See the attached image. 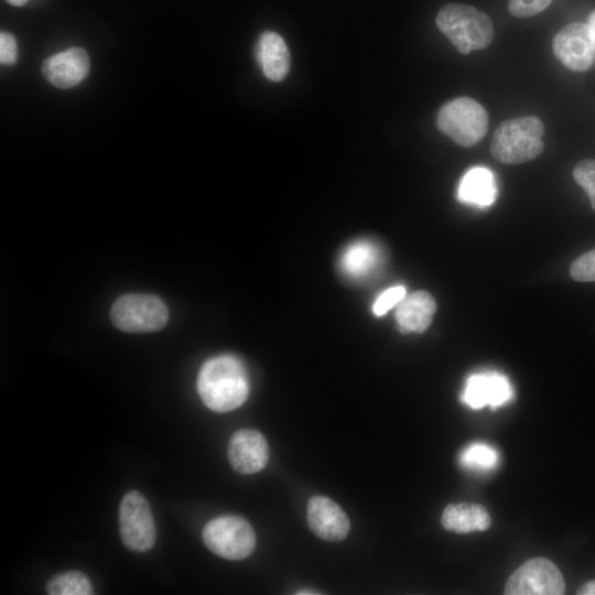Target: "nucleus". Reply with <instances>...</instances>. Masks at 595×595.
I'll list each match as a JSON object with an SVG mask.
<instances>
[{
	"instance_id": "obj_8",
	"label": "nucleus",
	"mask_w": 595,
	"mask_h": 595,
	"mask_svg": "<svg viewBox=\"0 0 595 595\" xmlns=\"http://www.w3.org/2000/svg\"><path fill=\"white\" fill-rule=\"evenodd\" d=\"M564 591L560 570L545 558L524 562L510 575L505 586L507 595H561Z\"/></svg>"
},
{
	"instance_id": "obj_29",
	"label": "nucleus",
	"mask_w": 595,
	"mask_h": 595,
	"mask_svg": "<svg viewBox=\"0 0 595 595\" xmlns=\"http://www.w3.org/2000/svg\"><path fill=\"white\" fill-rule=\"evenodd\" d=\"M298 594H320L317 592H298Z\"/></svg>"
},
{
	"instance_id": "obj_28",
	"label": "nucleus",
	"mask_w": 595,
	"mask_h": 595,
	"mask_svg": "<svg viewBox=\"0 0 595 595\" xmlns=\"http://www.w3.org/2000/svg\"><path fill=\"white\" fill-rule=\"evenodd\" d=\"M10 4L15 7L24 6L29 0H7Z\"/></svg>"
},
{
	"instance_id": "obj_26",
	"label": "nucleus",
	"mask_w": 595,
	"mask_h": 595,
	"mask_svg": "<svg viewBox=\"0 0 595 595\" xmlns=\"http://www.w3.org/2000/svg\"><path fill=\"white\" fill-rule=\"evenodd\" d=\"M581 595H595V581H589L581 586L577 591Z\"/></svg>"
},
{
	"instance_id": "obj_7",
	"label": "nucleus",
	"mask_w": 595,
	"mask_h": 595,
	"mask_svg": "<svg viewBox=\"0 0 595 595\" xmlns=\"http://www.w3.org/2000/svg\"><path fill=\"white\" fill-rule=\"evenodd\" d=\"M119 532L126 548L147 552L155 543L156 531L151 507L138 490H130L119 506Z\"/></svg>"
},
{
	"instance_id": "obj_4",
	"label": "nucleus",
	"mask_w": 595,
	"mask_h": 595,
	"mask_svg": "<svg viewBox=\"0 0 595 595\" xmlns=\"http://www.w3.org/2000/svg\"><path fill=\"white\" fill-rule=\"evenodd\" d=\"M436 127L457 144L468 148L486 134L488 113L475 99L458 97L446 101L439 109Z\"/></svg>"
},
{
	"instance_id": "obj_14",
	"label": "nucleus",
	"mask_w": 595,
	"mask_h": 595,
	"mask_svg": "<svg viewBox=\"0 0 595 595\" xmlns=\"http://www.w3.org/2000/svg\"><path fill=\"white\" fill-rule=\"evenodd\" d=\"M435 311V300L426 291H416L404 296L396 310L398 328L404 334L423 333L430 326Z\"/></svg>"
},
{
	"instance_id": "obj_15",
	"label": "nucleus",
	"mask_w": 595,
	"mask_h": 595,
	"mask_svg": "<svg viewBox=\"0 0 595 595\" xmlns=\"http://www.w3.org/2000/svg\"><path fill=\"white\" fill-rule=\"evenodd\" d=\"M256 56L263 75L281 82L290 69V53L283 39L275 32H263L257 43Z\"/></svg>"
},
{
	"instance_id": "obj_21",
	"label": "nucleus",
	"mask_w": 595,
	"mask_h": 595,
	"mask_svg": "<svg viewBox=\"0 0 595 595\" xmlns=\"http://www.w3.org/2000/svg\"><path fill=\"white\" fill-rule=\"evenodd\" d=\"M575 182L587 193L595 212V160L580 161L573 169Z\"/></svg>"
},
{
	"instance_id": "obj_19",
	"label": "nucleus",
	"mask_w": 595,
	"mask_h": 595,
	"mask_svg": "<svg viewBox=\"0 0 595 595\" xmlns=\"http://www.w3.org/2000/svg\"><path fill=\"white\" fill-rule=\"evenodd\" d=\"M50 595H90L94 593L89 578L79 571L55 574L46 583Z\"/></svg>"
},
{
	"instance_id": "obj_11",
	"label": "nucleus",
	"mask_w": 595,
	"mask_h": 595,
	"mask_svg": "<svg viewBox=\"0 0 595 595\" xmlns=\"http://www.w3.org/2000/svg\"><path fill=\"white\" fill-rule=\"evenodd\" d=\"M513 396L509 380L496 371L469 376L462 392V401L472 409L486 405L495 409L511 400Z\"/></svg>"
},
{
	"instance_id": "obj_13",
	"label": "nucleus",
	"mask_w": 595,
	"mask_h": 595,
	"mask_svg": "<svg viewBox=\"0 0 595 595\" xmlns=\"http://www.w3.org/2000/svg\"><path fill=\"white\" fill-rule=\"evenodd\" d=\"M41 68L52 85L66 89L78 85L87 77L90 62L85 50L71 47L47 57Z\"/></svg>"
},
{
	"instance_id": "obj_1",
	"label": "nucleus",
	"mask_w": 595,
	"mask_h": 595,
	"mask_svg": "<svg viewBox=\"0 0 595 595\" xmlns=\"http://www.w3.org/2000/svg\"><path fill=\"white\" fill-rule=\"evenodd\" d=\"M203 403L219 413L240 407L249 394V381L241 361L231 355L206 360L197 377Z\"/></svg>"
},
{
	"instance_id": "obj_24",
	"label": "nucleus",
	"mask_w": 595,
	"mask_h": 595,
	"mask_svg": "<svg viewBox=\"0 0 595 595\" xmlns=\"http://www.w3.org/2000/svg\"><path fill=\"white\" fill-rule=\"evenodd\" d=\"M405 296V289L402 285L392 286L383 291L375 301L372 310L378 316L383 315L390 309L398 305Z\"/></svg>"
},
{
	"instance_id": "obj_22",
	"label": "nucleus",
	"mask_w": 595,
	"mask_h": 595,
	"mask_svg": "<svg viewBox=\"0 0 595 595\" xmlns=\"http://www.w3.org/2000/svg\"><path fill=\"white\" fill-rule=\"evenodd\" d=\"M570 275L577 282L595 281V249L581 255L572 262Z\"/></svg>"
},
{
	"instance_id": "obj_25",
	"label": "nucleus",
	"mask_w": 595,
	"mask_h": 595,
	"mask_svg": "<svg viewBox=\"0 0 595 595\" xmlns=\"http://www.w3.org/2000/svg\"><path fill=\"white\" fill-rule=\"evenodd\" d=\"M18 56V46L14 36L8 32L0 33V61L1 64L12 65Z\"/></svg>"
},
{
	"instance_id": "obj_27",
	"label": "nucleus",
	"mask_w": 595,
	"mask_h": 595,
	"mask_svg": "<svg viewBox=\"0 0 595 595\" xmlns=\"http://www.w3.org/2000/svg\"><path fill=\"white\" fill-rule=\"evenodd\" d=\"M587 23L592 29L594 41H595V10L589 13Z\"/></svg>"
},
{
	"instance_id": "obj_16",
	"label": "nucleus",
	"mask_w": 595,
	"mask_h": 595,
	"mask_svg": "<svg viewBox=\"0 0 595 595\" xmlns=\"http://www.w3.org/2000/svg\"><path fill=\"white\" fill-rule=\"evenodd\" d=\"M441 522L448 531L468 533L487 530L491 519L484 506L474 502H459L445 507Z\"/></svg>"
},
{
	"instance_id": "obj_17",
	"label": "nucleus",
	"mask_w": 595,
	"mask_h": 595,
	"mask_svg": "<svg viewBox=\"0 0 595 595\" xmlns=\"http://www.w3.org/2000/svg\"><path fill=\"white\" fill-rule=\"evenodd\" d=\"M497 195L494 174L486 167L476 166L463 176L457 191L461 202L478 206H489Z\"/></svg>"
},
{
	"instance_id": "obj_3",
	"label": "nucleus",
	"mask_w": 595,
	"mask_h": 595,
	"mask_svg": "<svg viewBox=\"0 0 595 595\" xmlns=\"http://www.w3.org/2000/svg\"><path fill=\"white\" fill-rule=\"evenodd\" d=\"M544 126L536 116L507 119L496 128L490 153L504 164H520L536 159L544 149Z\"/></svg>"
},
{
	"instance_id": "obj_23",
	"label": "nucleus",
	"mask_w": 595,
	"mask_h": 595,
	"mask_svg": "<svg viewBox=\"0 0 595 595\" xmlns=\"http://www.w3.org/2000/svg\"><path fill=\"white\" fill-rule=\"evenodd\" d=\"M553 0H510L508 11L517 18H529L545 10Z\"/></svg>"
},
{
	"instance_id": "obj_6",
	"label": "nucleus",
	"mask_w": 595,
	"mask_h": 595,
	"mask_svg": "<svg viewBox=\"0 0 595 595\" xmlns=\"http://www.w3.org/2000/svg\"><path fill=\"white\" fill-rule=\"evenodd\" d=\"M202 537L207 549L226 560H242L250 555L256 545V534L250 523L234 515L210 520L204 527Z\"/></svg>"
},
{
	"instance_id": "obj_2",
	"label": "nucleus",
	"mask_w": 595,
	"mask_h": 595,
	"mask_svg": "<svg viewBox=\"0 0 595 595\" xmlns=\"http://www.w3.org/2000/svg\"><path fill=\"white\" fill-rule=\"evenodd\" d=\"M437 29L462 54L487 47L494 39L490 18L475 7L447 3L436 14Z\"/></svg>"
},
{
	"instance_id": "obj_20",
	"label": "nucleus",
	"mask_w": 595,
	"mask_h": 595,
	"mask_svg": "<svg viewBox=\"0 0 595 595\" xmlns=\"http://www.w3.org/2000/svg\"><path fill=\"white\" fill-rule=\"evenodd\" d=\"M499 462L498 452L482 442L472 443L459 454V464L468 469L486 472L494 469Z\"/></svg>"
},
{
	"instance_id": "obj_12",
	"label": "nucleus",
	"mask_w": 595,
	"mask_h": 595,
	"mask_svg": "<svg viewBox=\"0 0 595 595\" xmlns=\"http://www.w3.org/2000/svg\"><path fill=\"white\" fill-rule=\"evenodd\" d=\"M306 520L315 536L329 542L344 540L350 528L344 510L325 496H314L309 500Z\"/></svg>"
},
{
	"instance_id": "obj_9",
	"label": "nucleus",
	"mask_w": 595,
	"mask_h": 595,
	"mask_svg": "<svg viewBox=\"0 0 595 595\" xmlns=\"http://www.w3.org/2000/svg\"><path fill=\"white\" fill-rule=\"evenodd\" d=\"M556 58L573 72L591 68L595 58V41L588 23L573 22L561 29L552 41Z\"/></svg>"
},
{
	"instance_id": "obj_10",
	"label": "nucleus",
	"mask_w": 595,
	"mask_h": 595,
	"mask_svg": "<svg viewBox=\"0 0 595 595\" xmlns=\"http://www.w3.org/2000/svg\"><path fill=\"white\" fill-rule=\"evenodd\" d=\"M227 454L236 472L249 475L266 467L269 461V446L259 431L244 429L230 436Z\"/></svg>"
},
{
	"instance_id": "obj_5",
	"label": "nucleus",
	"mask_w": 595,
	"mask_h": 595,
	"mask_svg": "<svg viewBox=\"0 0 595 595\" xmlns=\"http://www.w3.org/2000/svg\"><path fill=\"white\" fill-rule=\"evenodd\" d=\"M110 318L113 325L123 332L148 333L163 328L169 320V312L156 295L129 293L115 301Z\"/></svg>"
},
{
	"instance_id": "obj_18",
	"label": "nucleus",
	"mask_w": 595,
	"mask_h": 595,
	"mask_svg": "<svg viewBox=\"0 0 595 595\" xmlns=\"http://www.w3.org/2000/svg\"><path fill=\"white\" fill-rule=\"evenodd\" d=\"M378 247L369 240H357L343 252L339 267L350 279L360 280L371 274L379 263Z\"/></svg>"
}]
</instances>
